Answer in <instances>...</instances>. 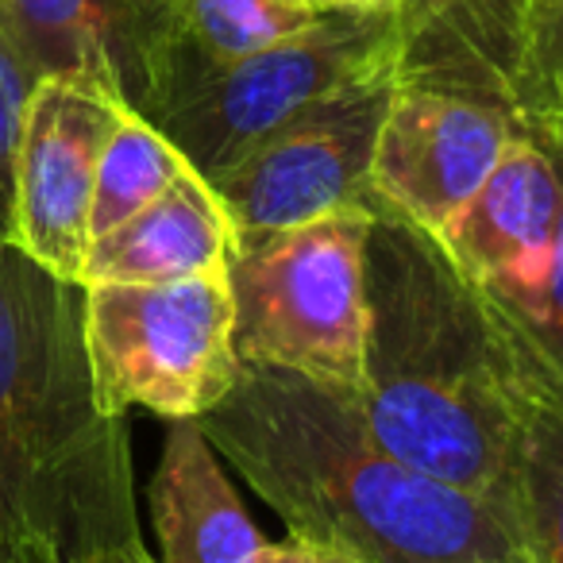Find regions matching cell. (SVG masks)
Segmentation results:
<instances>
[{"label": "cell", "instance_id": "obj_1", "mask_svg": "<svg viewBox=\"0 0 563 563\" xmlns=\"http://www.w3.org/2000/svg\"><path fill=\"white\" fill-rule=\"evenodd\" d=\"M367 209L363 421L398 460L501 514L521 432L552 375L444 235L378 194Z\"/></svg>", "mask_w": 563, "mask_h": 563}, {"label": "cell", "instance_id": "obj_2", "mask_svg": "<svg viewBox=\"0 0 563 563\" xmlns=\"http://www.w3.org/2000/svg\"><path fill=\"white\" fill-rule=\"evenodd\" d=\"M197 424L294 544L347 563H529L498 509L398 460L347 394L240 367Z\"/></svg>", "mask_w": 563, "mask_h": 563}, {"label": "cell", "instance_id": "obj_3", "mask_svg": "<svg viewBox=\"0 0 563 563\" xmlns=\"http://www.w3.org/2000/svg\"><path fill=\"white\" fill-rule=\"evenodd\" d=\"M0 525L66 563L143 540L128 421L86 347V290L0 240Z\"/></svg>", "mask_w": 563, "mask_h": 563}, {"label": "cell", "instance_id": "obj_4", "mask_svg": "<svg viewBox=\"0 0 563 563\" xmlns=\"http://www.w3.org/2000/svg\"><path fill=\"white\" fill-rule=\"evenodd\" d=\"M367 209L266 235H235L228 258L240 367L290 371L355 398L367 336Z\"/></svg>", "mask_w": 563, "mask_h": 563}, {"label": "cell", "instance_id": "obj_5", "mask_svg": "<svg viewBox=\"0 0 563 563\" xmlns=\"http://www.w3.org/2000/svg\"><path fill=\"white\" fill-rule=\"evenodd\" d=\"M383 66H398V9L324 12L301 32L181 89L147 120L212 181L282 124Z\"/></svg>", "mask_w": 563, "mask_h": 563}, {"label": "cell", "instance_id": "obj_6", "mask_svg": "<svg viewBox=\"0 0 563 563\" xmlns=\"http://www.w3.org/2000/svg\"><path fill=\"white\" fill-rule=\"evenodd\" d=\"M86 347L112 413L170 421L209 413L240 375L232 286L224 274L174 282H89Z\"/></svg>", "mask_w": 563, "mask_h": 563}, {"label": "cell", "instance_id": "obj_7", "mask_svg": "<svg viewBox=\"0 0 563 563\" xmlns=\"http://www.w3.org/2000/svg\"><path fill=\"white\" fill-rule=\"evenodd\" d=\"M398 89V66L317 101L266 135L232 170L212 178L235 235H266L363 205L371 194V158L378 128Z\"/></svg>", "mask_w": 563, "mask_h": 563}, {"label": "cell", "instance_id": "obj_8", "mask_svg": "<svg viewBox=\"0 0 563 563\" xmlns=\"http://www.w3.org/2000/svg\"><path fill=\"white\" fill-rule=\"evenodd\" d=\"M124 101L93 81H35L24 112L12 189V243L66 282H81L89 255V209L104 143Z\"/></svg>", "mask_w": 563, "mask_h": 563}, {"label": "cell", "instance_id": "obj_9", "mask_svg": "<svg viewBox=\"0 0 563 563\" xmlns=\"http://www.w3.org/2000/svg\"><path fill=\"white\" fill-rule=\"evenodd\" d=\"M521 132L498 104L424 86H398L378 128L371 194L444 235Z\"/></svg>", "mask_w": 563, "mask_h": 563}, {"label": "cell", "instance_id": "obj_10", "mask_svg": "<svg viewBox=\"0 0 563 563\" xmlns=\"http://www.w3.org/2000/svg\"><path fill=\"white\" fill-rule=\"evenodd\" d=\"M0 27L35 81H93L147 117L170 63L178 0H0Z\"/></svg>", "mask_w": 563, "mask_h": 563}, {"label": "cell", "instance_id": "obj_11", "mask_svg": "<svg viewBox=\"0 0 563 563\" xmlns=\"http://www.w3.org/2000/svg\"><path fill=\"white\" fill-rule=\"evenodd\" d=\"M560 217L563 181L555 158L521 128L490 178L452 220L444 243L506 313H521L552 263Z\"/></svg>", "mask_w": 563, "mask_h": 563}, {"label": "cell", "instance_id": "obj_12", "mask_svg": "<svg viewBox=\"0 0 563 563\" xmlns=\"http://www.w3.org/2000/svg\"><path fill=\"white\" fill-rule=\"evenodd\" d=\"M529 4L398 0V86L463 93L509 112Z\"/></svg>", "mask_w": 563, "mask_h": 563}, {"label": "cell", "instance_id": "obj_13", "mask_svg": "<svg viewBox=\"0 0 563 563\" xmlns=\"http://www.w3.org/2000/svg\"><path fill=\"white\" fill-rule=\"evenodd\" d=\"M147 506L158 563H255L271 544L243 509L197 421H170Z\"/></svg>", "mask_w": 563, "mask_h": 563}, {"label": "cell", "instance_id": "obj_14", "mask_svg": "<svg viewBox=\"0 0 563 563\" xmlns=\"http://www.w3.org/2000/svg\"><path fill=\"white\" fill-rule=\"evenodd\" d=\"M235 228L217 189L194 170L178 174L147 209L89 243L81 286L89 282H174L224 274Z\"/></svg>", "mask_w": 563, "mask_h": 563}, {"label": "cell", "instance_id": "obj_15", "mask_svg": "<svg viewBox=\"0 0 563 563\" xmlns=\"http://www.w3.org/2000/svg\"><path fill=\"white\" fill-rule=\"evenodd\" d=\"M317 16H324L321 0H178L170 63L151 112L209 74L309 27Z\"/></svg>", "mask_w": 563, "mask_h": 563}, {"label": "cell", "instance_id": "obj_16", "mask_svg": "<svg viewBox=\"0 0 563 563\" xmlns=\"http://www.w3.org/2000/svg\"><path fill=\"white\" fill-rule=\"evenodd\" d=\"M501 517L529 563H563V383L548 386L525 424Z\"/></svg>", "mask_w": 563, "mask_h": 563}, {"label": "cell", "instance_id": "obj_17", "mask_svg": "<svg viewBox=\"0 0 563 563\" xmlns=\"http://www.w3.org/2000/svg\"><path fill=\"white\" fill-rule=\"evenodd\" d=\"M186 166V155L147 117L128 109L120 117L117 132L104 143L101 166H97L93 209H89V243L97 235L112 232L117 224H124L140 209H147Z\"/></svg>", "mask_w": 563, "mask_h": 563}, {"label": "cell", "instance_id": "obj_18", "mask_svg": "<svg viewBox=\"0 0 563 563\" xmlns=\"http://www.w3.org/2000/svg\"><path fill=\"white\" fill-rule=\"evenodd\" d=\"M509 112L517 124L563 117V0L529 4Z\"/></svg>", "mask_w": 563, "mask_h": 563}, {"label": "cell", "instance_id": "obj_19", "mask_svg": "<svg viewBox=\"0 0 563 563\" xmlns=\"http://www.w3.org/2000/svg\"><path fill=\"white\" fill-rule=\"evenodd\" d=\"M529 135L548 147V155L555 158V170H560V181H563V147L537 132H529ZM509 321L525 332V340L537 347V355L552 367V375L563 378V217H560V235H555V247H552V263H548L540 290L532 294V301L521 313H509Z\"/></svg>", "mask_w": 563, "mask_h": 563}, {"label": "cell", "instance_id": "obj_20", "mask_svg": "<svg viewBox=\"0 0 563 563\" xmlns=\"http://www.w3.org/2000/svg\"><path fill=\"white\" fill-rule=\"evenodd\" d=\"M35 78L0 27V240H12V189H16V151Z\"/></svg>", "mask_w": 563, "mask_h": 563}, {"label": "cell", "instance_id": "obj_21", "mask_svg": "<svg viewBox=\"0 0 563 563\" xmlns=\"http://www.w3.org/2000/svg\"><path fill=\"white\" fill-rule=\"evenodd\" d=\"M0 563H66V560L51 544H43V540L0 525Z\"/></svg>", "mask_w": 563, "mask_h": 563}, {"label": "cell", "instance_id": "obj_22", "mask_svg": "<svg viewBox=\"0 0 563 563\" xmlns=\"http://www.w3.org/2000/svg\"><path fill=\"white\" fill-rule=\"evenodd\" d=\"M255 563H332V560H329V555H321V552H313V548L286 540V544H266L263 552H258Z\"/></svg>", "mask_w": 563, "mask_h": 563}, {"label": "cell", "instance_id": "obj_23", "mask_svg": "<svg viewBox=\"0 0 563 563\" xmlns=\"http://www.w3.org/2000/svg\"><path fill=\"white\" fill-rule=\"evenodd\" d=\"M89 563H158V555H151V548L143 540H132V544L109 548V552L93 555Z\"/></svg>", "mask_w": 563, "mask_h": 563}, {"label": "cell", "instance_id": "obj_24", "mask_svg": "<svg viewBox=\"0 0 563 563\" xmlns=\"http://www.w3.org/2000/svg\"><path fill=\"white\" fill-rule=\"evenodd\" d=\"M324 12H383L398 9V0H321Z\"/></svg>", "mask_w": 563, "mask_h": 563}, {"label": "cell", "instance_id": "obj_25", "mask_svg": "<svg viewBox=\"0 0 563 563\" xmlns=\"http://www.w3.org/2000/svg\"><path fill=\"white\" fill-rule=\"evenodd\" d=\"M525 132H537V135H544V140H552V143H560L563 147V117H552V120H532V124H521Z\"/></svg>", "mask_w": 563, "mask_h": 563}, {"label": "cell", "instance_id": "obj_26", "mask_svg": "<svg viewBox=\"0 0 563 563\" xmlns=\"http://www.w3.org/2000/svg\"><path fill=\"white\" fill-rule=\"evenodd\" d=\"M329 560H332V555H329ZM332 563H347V560H332Z\"/></svg>", "mask_w": 563, "mask_h": 563}]
</instances>
